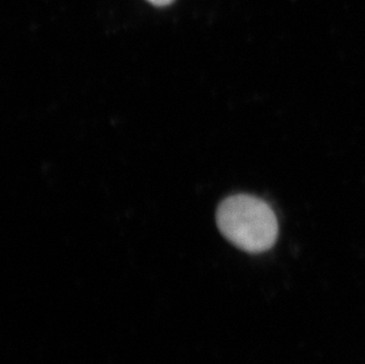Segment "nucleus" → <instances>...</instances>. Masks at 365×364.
<instances>
[{
  "label": "nucleus",
  "instance_id": "obj_1",
  "mask_svg": "<svg viewBox=\"0 0 365 364\" xmlns=\"http://www.w3.org/2000/svg\"><path fill=\"white\" fill-rule=\"evenodd\" d=\"M221 234L235 248L247 253H262L276 244L279 226L269 203L257 196L238 194L217 207Z\"/></svg>",
  "mask_w": 365,
  "mask_h": 364
},
{
  "label": "nucleus",
  "instance_id": "obj_2",
  "mask_svg": "<svg viewBox=\"0 0 365 364\" xmlns=\"http://www.w3.org/2000/svg\"><path fill=\"white\" fill-rule=\"evenodd\" d=\"M149 3L155 5V6H167L169 4H172L174 0H148Z\"/></svg>",
  "mask_w": 365,
  "mask_h": 364
}]
</instances>
